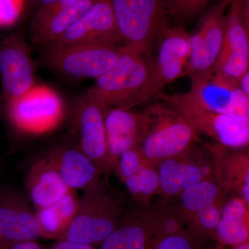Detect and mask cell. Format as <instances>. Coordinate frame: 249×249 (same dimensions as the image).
Wrapping results in <instances>:
<instances>
[{"label": "cell", "mask_w": 249, "mask_h": 249, "mask_svg": "<svg viewBox=\"0 0 249 249\" xmlns=\"http://www.w3.org/2000/svg\"><path fill=\"white\" fill-rule=\"evenodd\" d=\"M124 45L148 57L170 29L171 0H110Z\"/></svg>", "instance_id": "obj_1"}, {"label": "cell", "mask_w": 249, "mask_h": 249, "mask_svg": "<svg viewBox=\"0 0 249 249\" xmlns=\"http://www.w3.org/2000/svg\"><path fill=\"white\" fill-rule=\"evenodd\" d=\"M145 109L148 123L138 149L147 164L155 166L180 155L199 140L196 127L169 105L159 101L149 104Z\"/></svg>", "instance_id": "obj_2"}, {"label": "cell", "mask_w": 249, "mask_h": 249, "mask_svg": "<svg viewBox=\"0 0 249 249\" xmlns=\"http://www.w3.org/2000/svg\"><path fill=\"white\" fill-rule=\"evenodd\" d=\"M150 57L124 45L116 63L85 91L103 107L131 109L151 70Z\"/></svg>", "instance_id": "obj_3"}, {"label": "cell", "mask_w": 249, "mask_h": 249, "mask_svg": "<svg viewBox=\"0 0 249 249\" xmlns=\"http://www.w3.org/2000/svg\"><path fill=\"white\" fill-rule=\"evenodd\" d=\"M119 206L98 183L78 198L76 214L60 240L101 245L119 224Z\"/></svg>", "instance_id": "obj_4"}, {"label": "cell", "mask_w": 249, "mask_h": 249, "mask_svg": "<svg viewBox=\"0 0 249 249\" xmlns=\"http://www.w3.org/2000/svg\"><path fill=\"white\" fill-rule=\"evenodd\" d=\"M10 124L19 132L42 134L56 127L65 114L63 99L55 90L36 85L19 97L1 104Z\"/></svg>", "instance_id": "obj_5"}, {"label": "cell", "mask_w": 249, "mask_h": 249, "mask_svg": "<svg viewBox=\"0 0 249 249\" xmlns=\"http://www.w3.org/2000/svg\"><path fill=\"white\" fill-rule=\"evenodd\" d=\"M155 98L182 114L199 132L209 136L222 146L245 148L249 142V121L217 114L201 107L188 93L160 91Z\"/></svg>", "instance_id": "obj_6"}, {"label": "cell", "mask_w": 249, "mask_h": 249, "mask_svg": "<svg viewBox=\"0 0 249 249\" xmlns=\"http://www.w3.org/2000/svg\"><path fill=\"white\" fill-rule=\"evenodd\" d=\"M124 46L85 43L45 48L46 65L70 79H96L116 63Z\"/></svg>", "instance_id": "obj_7"}, {"label": "cell", "mask_w": 249, "mask_h": 249, "mask_svg": "<svg viewBox=\"0 0 249 249\" xmlns=\"http://www.w3.org/2000/svg\"><path fill=\"white\" fill-rule=\"evenodd\" d=\"M190 35L183 27L170 28L157 48L151 70L136 98V106L155 97L167 85L183 77L191 54Z\"/></svg>", "instance_id": "obj_8"}, {"label": "cell", "mask_w": 249, "mask_h": 249, "mask_svg": "<svg viewBox=\"0 0 249 249\" xmlns=\"http://www.w3.org/2000/svg\"><path fill=\"white\" fill-rule=\"evenodd\" d=\"M191 82L187 93L201 107L249 121V96L240 89L237 80L213 69Z\"/></svg>", "instance_id": "obj_9"}, {"label": "cell", "mask_w": 249, "mask_h": 249, "mask_svg": "<svg viewBox=\"0 0 249 249\" xmlns=\"http://www.w3.org/2000/svg\"><path fill=\"white\" fill-rule=\"evenodd\" d=\"M71 127L78 148L101 170H111L108 155L104 111L101 104L86 93L75 100L71 109Z\"/></svg>", "instance_id": "obj_10"}, {"label": "cell", "mask_w": 249, "mask_h": 249, "mask_svg": "<svg viewBox=\"0 0 249 249\" xmlns=\"http://www.w3.org/2000/svg\"><path fill=\"white\" fill-rule=\"evenodd\" d=\"M229 6L219 0L208 11L196 34L190 35L191 54L183 76L193 79L213 69L224 44L226 11Z\"/></svg>", "instance_id": "obj_11"}, {"label": "cell", "mask_w": 249, "mask_h": 249, "mask_svg": "<svg viewBox=\"0 0 249 249\" xmlns=\"http://www.w3.org/2000/svg\"><path fill=\"white\" fill-rule=\"evenodd\" d=\"M213 70L237 80L249 70V0L230 5L222 52Z\"/></svg>", "instance_id": "obj_12"}, {"label": "cell", "mask_w": 249, "mask_h": 249, "mask_svg": "<svg viewBox=\"0 0 249 249\" xmlns=\"http://www.w3.org/2000/svg\"><path fill=\"white\" fill-rule=\"evenodd\" d=\"M1 105L27 93L35 86V65L29 47L18 34L0 40Z\"/></svg>", "instance_id": "obj_13"}, {"label": "cell", "mask_w": 249, "mask_h": 249, "mask_svg": "<svg viewBox=\"0 0 249 249\" xmlns=\"http://www.w3.org/2000/svg\"><path fill=\"white\" fill-rule=\"evenodd\" d=\"M85 43L124 45L118 31L110 0H97L58 40L43 48Z\"/></svg>", "instance_id": "obj_14"}, {"label": "cell", "mask_w": 249, "mask_h": 249, "mask_svg": "<svg viewBox=\"0 0 249 249\" xmlns=\"http://www.w3.org/2000/svg\"><path fill=\"white\" fill-rule=\"evenodd\" d=\"M97 0H58L40 6L31 20L29 39L45 47L60 36L92 6Z\"/></svg>", "instance_id": "obj_15"}, {"label": "cell", "mask_w": 249, "mask_h": 249, "mask_svg": "<svg viewBox=\"0 0 249 249\" xmlns=\"http://www.w3.org/2000/svg\"><path fill=\"white\" fill-rule=\"evenodd\" d=\"M103 108L108 155L111 170H115L122 154L138 147L146 130L148 114L146 109L134 112L122 108Z\"/></svg>", "instance_id": "obj_16"}, {"label": "cell", "mask_w": 249, "mask_h": 249, "mask_svg": "<svg viewBox=\"0 0 249 249\" xmlns=\"http://www.w3.org/2000/svg\"><path fill=\"white\" fill-rule=\"evenodd\" d=\"M196 148L188 150L159 163L157 171L160 176V191L164 196H178L192 185L204 180H217L213 167L205 163L199 156L195 157Z\"/></svg>", "instance_id": "obj_17"}, {"label": "cell", "mask_w": 249, "mask_h": 249, "mask_svg": "<svg viewBox=\"0 0 249 249\" xmlns=\"http://www.w3.org/2000/svg\"><path fill=\"white\" fill-rule=\"evenodd\" d=\"M47 157L67 186L72 191H84L101 183V170L79 148L57 147Z\"/></svg>", "instance_id": "obj_18"}, {"label": "cell", "mask_w": 249, "mask_h": 249, "mask_svg": "<svg viewBox=\"0 0 249 249\" xmlns=\"http://www.w3.org/2000/svg\"><path fill=\"white\" fill-rule=\"evenodd\" d=\"M115 171L135 200L147 201L160 191V176L157 169L154 165L147 164L137 147L122 154Z\"/></svg>", "instance_id": "obj_19"}, {"label": "cell", "mask_w": 249, "mask_h": 249, "mask_svg": "<svg viewBox=\"0 0 249 249\" xmlns=\"http://www.w3.org/2000/svg\"><path fill=\"white\" fill-rule=\"evenodd\" d=\"M27 189L36 210L54 204L71 191L47 157L36 162L31 168L27 178Z\"/></svg>", "instance_id": "obj_20"}, {"label": "cell", "mask_w": 249, "mask_h": 249, "mask_svg": "<svg viewBox=\"0 0 249 249\" xmlns=\"http://www.w3.org/2000/svg\"><path fill=\"white\" fill-rule=\"evenodd\" d=\"M160 214H142L118 224L101 249H148L159 225Z\"/></svg>", "instance_id": "obj_21"}, {"label": "cell", "mask_w": 249, "mask_h": 249, "mask_svg": "<svg viewBox=\"0 0 249 249\" xmlns=\"http://www.w3.org/2000/svg\"><path fill=\"white\" fill-rule=\"evenodd\" d=\"M42 237L36 213L11 199L0 200V240L35 241Z\"/></svg>", "instance_id": "obj_22"}, {"label": "cell", "mask_w": 249, "mask_h": 249, "mask_svg": "<svg viewBox=\"0 0 249 249\" xmlns=\"http://www.w3.org/2000/svg\"><path fill=\"white\" fill-rule=\"evenodd\" d=\"M249 206L239 196H234L223 204L213 240L233 247L249 242Z\"/></svg>", "instance_id": "obj_23"}, {"label": "cell", "mask_w": 249, "mask_h": 249, "mask_svg": "<svg viewBox=\"0 0 249 249\" xmlns=\"http://www.w3.org/2000/svg\"><path fill=\"white\" fill-rule=\"evenodd\" d=\"M78 205V198L71 190L54 204L36 210L42 237L60 240L74 217Z\"/></svg>", "instance_id": "obj_24"}, {"label": "cell", "mask_w": 249, "mask_h": 249, "mask_svg": "<svg viewBox=\"0 0 249 249\" xmlns=\"http://www.w3.org/2000/svg\"><path fill=\"white\" fill-rule=\"evenodd\" d=\"M206 244L193 235L174 213L160 215V225L148 249H201Z\"/></svg>", "instance_id": "obj_25"}, {"label": "cell", "mask_w": 249, "mask_h": 249, "mask_svg": "<svg viewBox=\"0 0 249 249\" xmlns=\"http://www.w3.org/2000/svg\"><path fill=\"white\" fill-rule=\"evenodd\" d=\"M222 188L217 180H204L183 190L179 195V212L185 226L196 214L222 200Z\"/></svg>", "instance_id": "obj_26"}, {"label": "cell", "mask_w": 249, "mask_h": 249, "mask_svg": "<svg viewBox=\"0 0 249 249\" xmlns=\"http://www.w3.org/2000/svg\"><path fill=\"white\" fill-rule=\"evenodd\" d=\"M210 0H171L170 13L173 17L187 19L196 16Z\"/></svg>", "instance_id": "obj_27"}, {"label": "cell", "mask_w": 249, "mask_h": 249, "mask_svg": "<svg viewBox=\"0 0 249 249\" xmlns=\"http://www.w3.org/2000/svg\"><path fill=\"white\" fill-rule=\"evenodd\" d=\"M24 0H0V28L17 22L24 9Z\"/></svg>", "instance_id": "obj_28"}, {"label": "cell", "mask_w": 249, "mask_h": 249, "mask_svg": "<svg viewBox=\"0 0 249 249\" xmlns=\"http://www.w3.org/2000/svg\"><path fill=\"white\" fill-rule=\"evenodd\" d=\"M0 249H42L36 241L6 242L0 240Z\"/></svg>", "instance_id": "obj_29"}, {"label": "cell", "mask_w": 249, "mask_h": 249, "mask_svg": "<svg viewBox=\"0 0 249 249\" xmlns=\"http://www.w3.org/2000/svg\"><path fill=\"white\" fill-rule=\"evenodd\" d=\"M49 249H96L93 246L83 245L67 240H58Z\"/></svg>", "instance_id": "obj_30"}, {"label": "cell", "mask_w": 249, "mask_h": 249, "mask_svg": "<svg viewBox=\"0 0 249 249\" xmlns=\"http://www.w3.org/2000/svg\"><path fill=\"white\" fill-rule=\"evenodd\" d=\"M240 89L249 96V70L246 71L237 79Z\"/></svg>", "instance_id": "obj_31"}, {"label": "cell", "mask_w": 249, "mask_h": 249, "mask_svg": "<svg viewBox=\"0 0 249 249\" xmlns=\"http://www.w3.org/2000/svg\"><path fill=\"white\" fill-rule=\"evenodd\" d=\"M33 1L35 2L36 5L38 6V7H40V6H45V5L55 2V1H58V0H33Z\"/></svg>", "instance_id": "obj_32"}, {"label": "cell", "mask_w": 249, "mask_h": 249, "mask_svg": "<svg viewBox=\"0 0 249 249\" xmlns=\"http://www.w3.org/2000/svg\"><path fill=\"white\" fill-rule=\"evenodd\" d=\"M220 1H224V2L227 3L229 6H230V5L232 3H233L234 1H235L236 0H220Z\"/></svg>", "instance_id": "obj_33"}, {"label": "cell", "mask_w": 249, "mask_h": 249, "mask_svg": "<svg viewBox=\"0 0 249 249\" xmlns=\"http://www.w3.org/2000/svg\"><path fill=\"white\" fill-rule=\"evenodd\" d=\"M204 247H203L202 248H201V249H222L219 248V247H215V248L204 249Z\"/></svg>", "instance_id": "obj_34"}]
</instances>
